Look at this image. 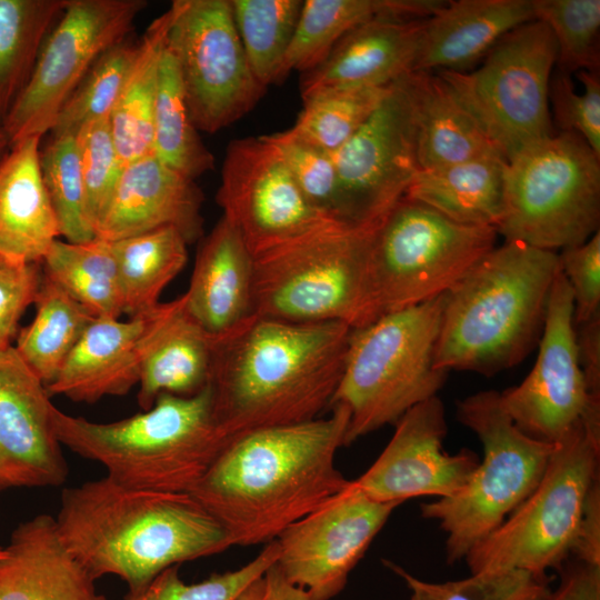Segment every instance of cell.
Here are the masks:
<instances>
[{"label":"cell","mask_w":600,"mask_h":600,"mask_svg":"<svg viewBox=\"0 0 600 600\" xmlns=\"http://www.w3.org/2000/svg\"><path fill=\"white\" fill-rule=\"evenodd\" d=\"M350 413L261 428L231 439L190 494L221 524L232 546L274 541L351 483L336 468Z\"/></svg>","instance_id":"6da1fadb"},{"label":"cell","mask_w":600,"mask_h":600,"mask_svg":"<svg viewBox=\"0 0 600 600\" xmlns=\"http://www.w3.org/2000/svg\"><path fill=\"white\" fill-rule=\"evenodd\" d=\"M351 327L254 316L217 337L209 387L231 440L246 432L319 418L340 382Z\"/></svg>","instance_id":"7a4b0ae2"},{"label":"cell","mask_w":600,"mask_h":600,"mask_svg":"<svg viewBox=\"0 0 600 600\" xmlns=\"http://www.w3.org/2000/svg\"><path fill=\"white\" fill-rule=\"evenodd\" d=\"M54 521L92 577H119L128 596L167 568L231 547L221 524L190 493L126 488L107 476L64 488Z\"/></svg>","instance_id":"3957f363"},{"label":"cell","mask_w":600,"mask_h":600,"mask_svg":"<svg viewBox=\"0 0 600 600\" xmlns=\"http://www.w3.org/2000/svg\"><path fill=\"white\" fill-rule=\"evenodd\" d=\"M560 270L556 251L504 241L444 292L434 367L491 377L539 343Z\"/></svg>","instance_id":"277c9868"},{"label":"cell","mask_w":600,"mask_h":600,"mask_svg":"<svg viewBox=\"0 0 600 600\" xmlns=\"http://www.w3.org/2000/svg\"><path fill=\"white\" fill-rule=\"evenodd\" d=\"M51 423L61 446L101 464L114 483L157 492L190 493L230 441L209 384L190 397L162 393L150 409L112 422L53 406Z\"/></svg>","instance_id":"5b68a950"},{"label":"cell","mask_w":600,"mask_h":600,"mask_svg":"<svg viewBox=\"0 0 600 600\" xmlns=\"http://www.w3.org/2000/svg\"><path fill=\"white\" fill-rule=\"evenodd\" d=\"M443 302L444 293L351 328L342 376L330 404L349 410L346 446L394 426L442 388L448 372L434 367V352Z\"/></svg>","instance_id":"8992f818"},{"label":"cell","mask_w":600,"mask_h":600,"mask_svg":"<svg viewBox=\"0 0 600 600\" xmlns=\"http://www.w3.org/2000/svg\"><path fill=\"white\" fill-rule=\"evenodd\" d=\"M497 236L402 197L376 232L353 328L443 294L496 247Z\"/></svg>","instance_id":"52a82bcc"},{"label":"cell","mask_w":600,"mask_h":600,"mask_svg":"<svg viewBox=\"0 0 600 600\" xmlns=\"http://www.w3.org/2000/svg\"><path fill=\"white\" fill-rule=\"evenodd\" d=\"M457 416L481 441L483 458L458 492L421 504V516L437 520L447 533L450 564L464 559L530 496L554 448L521 432L496 390L460 400Z\"/></svg>","instance_id":"ba28073f"},{"label":"cell","mask_w":600,"mask_h":600,"mask_svg":"<svg viewBox=\"0 0 600 600\" xmlns=\"http://www.w3.org/2000/svg\"><path fill=\"white\" fill-rule=\"evenodd\" d=\"M600 157L576 133L532 143L507 161L496 227L506 241L556 251L599 231Z\"/></svg>","instance_id":"9c48e42d"},{"label":"cell","mask_w":600,"mask_h":600,"mask_svg":"<svg viewBox=\"0 0 600 600\" xmlns=\"http://www.w3.org/2000/svg\"><path fill=\"white\" fill-rule=\"evenodd\" d=\"M383 217L336 221L253 257L254 314L301 323L341 321L353 328Z\"/></svg>","instance_id":"30bf717a"},{"label":"cell","mask_w":600,"mask_h":600,"mask_svg":"<svg viewBox=\"0 0 600 600\" xmlns=\"http://www.w3.org/2000/svg\"><path fill=\"white\" fill-rule=\"evenodd\" d=\"M600 442L583 424L554 444L530 496L466 556L471 573L523 570L544 577L569 559L592 482L600 477Z\"/></svg>","instance_id":"8fae6325"},{"label":"cell","mask_w":600,"mask_h":600,"mask_svg":"<svg viewBox=\"0 0 600 600\" xmlns=\"http://www.w3.org/2000/svg\"><path fill=\"white\" fill-rule=\"evenodd\" d=\"M556 62L554 38L534 19L502 37L478 68L434 72L508 161L553 134L549 88Z\"/></svg>","instance_id":"7c38bea8"},{"label":"cell","mask_w":600,"mask_h":600,"mask_svg":"<svg viewBox=\"0 0 600 600\" xmlns=\"http://www.w3.org/2000/svg\"><path fill=\"white\" fill-rule=\"evenodd\" d=\"M166 48L173 56L198 131L217 132L247 114L266 89L256 80L230 0H174Z\"/></svg>","instance_id":"4fadbf2b"},{"label":"cell","mask_w":600,"mask_h":600,"mask_svg":"<svg viewBox=\"0 0 600 600\" xmlns=\"http://www.w3.org/2000/svg\"><path fill=\"white\" fill-rule=\"evenodd\" d=\"M144 0H69L2 123L10 146L51 131L64 102L98 58L126 40Z\"/></svg>","instance_id":"5bb4252c"},{"label":"cell","mask_w":600,"mask_h":600,"mask_svg":"<svg viewBox=\"0 0 600 600\" xmlns=\"http://www.w3.org/2000/svg\"><path fill=\"white\" fill-rule=\"evenodd\" d=\"M539 351L529 374L500 392L503 409L526 436L556 444L579 424L600 442V403L591 400L579 362L573 298L557 273L547 306Z\"/></svg>","instance_id":"9a60e30c"},{"label":"cell","mask_w":600,"mask_h":600,"mask_svg":"<svg viewBox=\"0 0 600 600\" xmlns=\"http://www.w3.org/2000/svg\"><path fill=\"white\" fill-rule=\"evenodd\" d=\"M216 199L253 257L340 221L308 201L264 136L228 144Z\"/></svg>","instance_id":"2e32d148"},{"label":"cell","mask_w":600,"mask_h":600,"mask_svg":"<svg viewBox=\"0 0 600 600\" xmlns=\"http://www.w3.org/2000/svg\"><path fill=\"white\" fill-rule=\"evenodd\" d=\"M409 74L391 83L366 123L330 153L350 222L386 216L420 171Z\"/></svg>","instance_id":"e0dca14e"},{"label":"cell","mask_w":600,"mask_h":600,"mask_svg":"<svg viewBox=\"0 0 600 600\" xmlns=\"http://www.w3.org/2000/svg\"><path fill=\"white\" fill-rule=\"evenodd\" d=\"M400 504L379 502L352 482L336 499L286 528L276 539V567L309 600H330Z\"/></svg>","instance_id":"ac0fdd59"},{"label":"cell","mask_w":600,"mask_h":600,"mask_svg":"<svg viewBox=\"0 0 600 600\" xmlns=\"http://www.w3.org/2000/svg\"><path fill=\"white\" fill-rule=\"evenodd\" d=\"M446 410L438 396L406 412L394 433L371 467L353 484L379 502L417 497L446 498L458 492L479 466V457L463 449L443 450Z\"/></svg>","instance_id":"d6986e66"},{"label":"cell","mask_w":600,"mask_h":600,"mask_svg":"<svg viewBox=\"0 0 600 600\" xmlns=\"http://www.w3.org/2000/svg\"><path fill=\"white\" fill-rule=\"evenodd\" d=\"M46 386L13 346L0 350V496L62 486L69 474Z\"/></svg>","instance_id":"ffe728a7"},{"label":"cell","mask_w":600,"mask_h":600,"mask_svg":"<svg viewBox=\"0 0 600 600\" xmlns=\"http://www.w3.org/2000/svg\"><path fill=\"white\" fill-rule=\"evenodd\" d=\"M203 193L190 179L149 154L123 166L99 216L96 238L116 241L159 228H176L189 243L202 236Z\"/></svg>","instance_id":"44dd1931"},{"label":"cell","mask_w":600,"mask_h":600,"mask_svg":"<svg viewBox=\"0 0 600 600\" xmlns=\"http://www.w3.org/2000/svg\"><path fill=\"white\" fill-rule=\"evenodd\" d=\"M172 302H160L153 310L127 321L94 318L56 379L46 387L49 396L93 403L108 396L127 394L139 383L149 340Z\"/></svg>","instance_id":"7402d4cb"},{"label":"cell","mask_w":600,"mask_h":600,"mask_svg":"<svg viewBox=\"0 0 600 600\" xmlns=\"http://www.w3.org/2000/svg\"><path fill=\"white\" fill-rule=\"evenodd\" d=\"M424 20L380 17L354 27L320 66L302 73V100L329 90L383 88L414 72Z\"/></svg>","instance_id":"603a6c76"},{"label":"cell","mask_w":600,"mask_h":600,"mask_svg":"<svg viewBox=\"0 0 600 600\" xmlns=\"http://www.w3.org/2000/svg\"><path fill=\"white\" fill-rule=\"evenodd\" d=\"M94 582L47 513L19 523L0 558V600H108Z\"/></svg>","instance_id":"cb8c5ba5"},{"label":"cell","mask_w":600,"mask_h":600,"mask_svg":"<svg viewBox=\"0 0 600 600\" xmlns=\"http://www.w3.org/2000/svg\"><path fill=\"white\" fill-rule=\"evenodd\" d=\"M253 256L224 216L203 238L184 296L189 314L208 332L224 336L254 317Z\"/></svg>","instance_id":"d4e9b609"},{"label":"cell","mask_w":600,"mask_h":600,"mask_svg":"<svg viewBox=\"0 0 600 600\" xmlns=\"http://www.w3.org/2000/svg\"><path fill=\"white\" fill-rule=\"evenodd\" d=\"M536 19L533 0H454L424 20L414 72H467L514 28Z\"/></svg>","instance_id":"484cf974"},{"label":"cell","mask_w":600,"mask_h":600,"mask_svg":"<svg viewBox=\"0 0 600 600\" xmlns=\"http://www.w3.org/2000/svg\"><path fill=\"white\" fill-rule=\"evenodd\" d=\"M40 137L10 146L0 160V254L41 263L60 237L40 169Z\"/></svg>","instance_id":"4316f807"},{"label":"cell","mask_w":600,"mask_h":600,"mask_svg":"<svg viewBox=\"0 0 600 600\" xmlns=\"http://www.w3.org/2000/svg\"><path fill=\"white\" fill-rule=\"evenodd\" d=\"M172 301L142 358L137 399L143 411L162 393L190 397L209 383L217 337L189 314L183 294Z\"/></svg>","instance_id":"83f0119b"},{"label":"cell","mask_w":600,"mask_h":600,"mask_svg":"<svg viewBox=\"0 0 600 600\" xmlns=\"http://www.w3.org/2000/svg\"><path fill=\"white\" fill-rule=\"evenodd\" d=\"M409 80L420 170L500 153L436 72H412Z\"/></svg>","instance_id":"f1b7e54d"},{"label":"cell","mask_w":600,"mask_h":600,"mask_svg":"<svg viewBox=\"0 0 600 600\" xmlns=\"http://www.w3.org/2000/svg\"><path fill=\"white\" fill-rule=\"evenodd\" d=\"M440 0H306L276 83L291 71L309 72L320 66L336 43L354 27L380 17L427 19Z\"/></svg>","instance_id":"f546056e"},{"label":"cell","mask_w":600,"mask_h":600,"mask_svg":"<svg viewBox=\"0 0 600 600\" xmlns=\"http://www.w3.org/2000/svg\"><path fill=\"white\" fill-rule=\"evenodd\" d=\"M507 160L500 153L420 170L404 198L467 226L496 227L503 204Z\"/></svg>","instance_id":"4dcf8cb0"},{"label":"cell","mask_w":600,"mask_h":600,"mask_svg":"<svg viewBox=\"0 0 600 600\" xmlns=\"http://www.w3.org/2000/svg\"><path fill=\"white\" fill-rule=\"evenodd\" d=\"M171 20L169 8L147 28L110 117L111 132L123 166L152 154L159 70Z\"/></svg>","instance_id":"1f68e13d"},{"label":"cell","mask_w":600,"mask_h":600,"mask_svg":"<svg viewBox=\"0 0 600 600\" xmlns=\"http://www.w3.org/2000/svg\"><path fill=\"white\" fill-rule=\"evenodd\" d=\"M116 258L122 311L129 318L153 310L163 289L188 260V242L172 227L109 241Z\"/></svg>","instance_id":"d6a6232c"},{"label":"cell","mask_w":600,"mask_h":600,"mask_svg":"<svg viewBox=\"0 0 600 600\" xmlns=\"http://www.w3.org/2000/svg\"><path fill=\"white\" fill-rule=\"evenodd\" d=\"M34 304V318L13 347L47 387L96 317L43 273Z\"/></svg>","instance_id":"836d02e7"},{"label":"cell","mask_w":600,"mask_h":600,"mask_svg":"<svg viewBox=\"0 0 600 600\" xmlns=\"http://www.w3.org/2000/svg\"><path fill=\"white\" fill-rule=\"evenodd\" d=\"M43 274L97 317L120 318L122 298L109 241L54 240L42 262Z\"/></svg>","instance_id":"e575fe53"},{"label":"cell","mask_w":600,"mask_h":600,"mask_svg":"<svg viewBox=\"0 0 600 600\" xmlns=\"http://www.w3.org/2000/svg\"><path fill=\"white\" fill-rule=\"evenodd\" d=\"M69 0H0V126Z\"/></svg>","instance_id":"d590c367"},{"label":"cell","mask_w":600,"mask_h":600,"mask_svg":"<svg viewBox=\"0 0 600 600\" xmlns=\"http://www.w3.org/2000/svg\"><path fill=\"white\" fill-rule=\"evenodd\" d=\"M152 154L196 180L214 167V158L192 122L177 62L164 48L152 119Z\"/></svg>","instance_id":"8d00e7d4"},{"label":"cell","mask_w":600,"mask_h":600,"mask_svg":"<svg viewBox=\"0 0 600 600\" xmlns=\"http://www.w3.org/2000/svg\"><path fill=\"white\" fill-rule=\"evenodd\" d=\"M250 69L261 87L276 83L301 13V0H230Z\"/></svg>","instance_id":"74e56055"},{"label":"cell","mask_w":600,"mask_h":600,"mask_svg":"<svg viewBox=\"0 0 600 600\" xmlns=\"http://www.w3.org/2000/svg\"><path fill=\"white\" fill-rule=\"evenodd\" d=\"M389 87L323 91L303 99V108L287 131L328 153L338 151L366 123Z\"/></svg>","instance_id":"f35d334b"},{"label":"cell","mask_w":600,"mask_h":600,"mask_svg":"<svg viewBox=\"0 0 600 600\" xmlns=\"http://www.w3.org/2000/svg\"><path fill=\"white\" fill-rule=\"evenodd\" d=\"M40 169L60 237L72 243L93 240L76 136H51L40 149Z\"/></svg>","instance_id":"ab89813d"},{"label":"cell","mask_w":600,"mask_h":600,"mask_svg":"<svg viewBox=\"0 0 600 600\" xmlns=\"http://www.w3.org/2000/svg\"><path fill=\"white\" fill-rule=\"evenodd\" d=\"M136 52L127 40L103 52L64 102L51 134H76L88 122L110 119Z\"/></svg>","instance_id":"60d3db41"},{"label":"cell","mask_w":600,"mask_h":600,"mask_svg":"<svg viewBox=\"0 0 600 600\" xmlns=\"http://www.w3.org/2000/svg\"><path fill=\"white\" fill-rule=\"evenodd\" d=\"M533 7L554 38L558 70L599 71V0H533Z\"/></svg>","instance_id":"b9f144b4"},{"label":"cell","mask_w":600,"mask_h":600,"mask_svg":"<svg viewBox=\"0 0 600 600\" xmlns=\"http://www.w3.org/2000/svg\"><path fill=\"white\" fill-rule=\"evenodd\" d=\"M383 563L406 582L410 600H542L551 590L548 576L523 570L471 573L439 583L418 579L390 560Z\"/></svg>","instance_id":"7bdbcfd3"},{"label":"cell","mask_w":600,"mask_h":600,"mask_svg":"<svg viewBox=\"0 0 600 600\" xmlns=\"http://www.w3.org/2000/svg\"><path fill=\"white\" fill-rule=\"evenodd\" d=\"M279 557L274 540L246 566L224 573H216L197 583H186L179 576V566L160 572L152 581L126 600H237L256 580L263 577Z\"/></svg>","instance_id":"ee69618b"},{"label":"cell","mask_w":600,"mask_h":600,"mask_svg":"<svg viewBox=\"0 0 600 600\" xmlns=\"http://www.w3.org/2000/svg\"><path fill=\"white\" fill-rule=\"evenodd\" d=\"M264 137L280 152L308 201L331 218L350 222L331 154L301 141L287 130Z\"/></svg>","instance_id":"f6af8a7d"},{"label":"cell","mask_w":600,"mask_h":600,"mask_svg":"<svg viewBox=\"0 0 600 600\" xmlns=\"http://www.w3.org/2000/svg\"><path fill=\"white\" fill-rule=\"evenodd\" d=\"M74 136L88 213L94 228L119 180L123 163L113 140L110 119L88 122Z\"/></svg>","instance_id":"bcb514c9"},{"label":"cell","mask_w":600,"mask_h":600,"mask_svg":"<svg viewBox=\"0 0 600 600\" xmlns=\"http://www.w3.org/2000/svg\"><path fill=\"white\" fill-rule=\"evenodd\" d=\"M578 93L570 74L557 69L549 88V104L562 132L579 136L600 157V77L599 71H579Z\"/></svg>","instance_id":"7dc6e473"},{"label":"cell","mask_w":600,"mask_h":600,"mask_svg":"<svg viewBox=\"0 0 600 600\" xmlns=\"http://www.w3.org/2000/svg\"><path fill=\"white\" fill-rule=\"evenodd\" d=\"M558 254L561 272L572 292L577 326L600 313V231Z\"/></svg>","instance_id":"c3c4849f"},{"label":"cell","mask_w":600,"mask_h":600,"mask_svg":"<svg viewBox=\"0 0 600 600\" xmlns=\"http://www.w3.org/2000/svg\"><path fill=\"white\" fill-rule=\"evenodd\" d=\"M41 278L38 263L0 254V350L13 346L20 318L34 303Z\"/></svg>","instance_id":"681fc988"},{"label":"cell","mask_w":600,"mask_h":600,"mask_svg":"<svg viewBox=\"0 0 600 600\" xmlns=\"http://www.w3.org/2000/svg\"><path fill=\"white\" fill-rule=\"evenodd\" d=\"M558 571L559 584L542 600H600V566L572 558Z\"/></svg>","instance_id":"f907efd6"},{"label":"cell","mask_w":600,"mask_h":600,"mask_svg":"<svg viewBox=\"0 0 600 600\" xmlns=\"http://www.w3.org/2000/svg\"><path fill=\"white\" fill-rule=\"evenodd\" d=\"M570 554L600 566V477L589 488Z\"/></svg>","instance_id":"816d5d0a"},{"label":"cell","mask_w":600,"mask_h":600,"mask_svg":"<svg viewBox=\"0 0 600 600\" xmlns=\"http://www.w3.org/2000/svg\"><path fill=\"white\" fill-rule=\"evenodd\" d=\"M574 327L587 391L592 401L600 403V313Z\"/></svg>","instance_id":"f5cc1de1"},{"label":"cell","mask_w":600,"mask_h":600,"mask_svg":"<svg viewBox=\"0 0 600 600\" xmlns=\"http://www.w3.org/2000/svg\"><path fill=\"white\" fill-rule=\"evenodd\" d=\"M272 600H309L307 592L290 583L276 567H270L264 573Z\"/></svg>","instance_id":"db71d44e"},{"label":"cell","mask_w":600,"mask_h":600,"mask_svg":"<svg viewBox=\"0 0 600 600\" xmlns=\"http://www.w3.org/2000/svg\"><path fill=\"white\" fill-rule=\"evenodd\" d=\"M237 600H272L264 576L252 582Z\"/></svg>","instance_id":"11a10c76"},{"label":"cell","mask_w":600,"mask_h":600,"mask_svg":"<svg viewBox=\"0 0 600 600\" xmlns=\"http://www.w3.org/2000/svg\"><path fill=\"white\" fill-rule=\"evenodd\" d=\"M9 148H10L9 138L7 133L4 132L3 128L0 126V160L7 153Z\"/></svg>","instance_id":"9f6ffc18"},{"label":"cell","mask_w":600,"mask_h":600,"mask_svg":"<svg viewBox=\"0 0 600 600\" xmlns=\"http://www.w3.org/2000/svg\"><path fill=\"white\" fill-rule=\"evenodd\" d=\"M4 554V548L0 547V558Z\"/></svg>","instance_id":"6f0895ef"}]
</instances>
